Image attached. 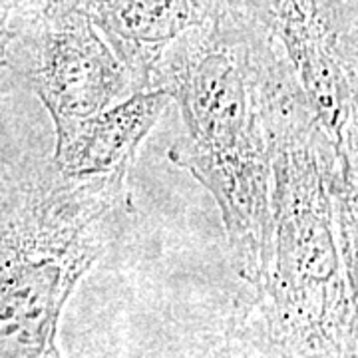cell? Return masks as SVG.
Masks as SVG:
<instances>
[{"instance_id":"1","label":"cell","mask_w":358,"mask_h":358,"mask_svg":"<svg viewBox=\"0 0 358 358\" xmlns=\"http://www.w3.org/2000/svg\"><path fill=\"white\" fill-rule=\"evenodd\" d=\"M271 231L255 305L294 358H348V289L334 207L336 155L281 60L263 40Z\"/></svg>"},{"instance_id":"2","label":"cell","mask_w":358,"mask_h":358,"mask_svg":"<svg viewBox=\"0 0 358 358\" xmlns=\"http://www.w3.org/2000/svg\"><path fill=\"white\" fill-rule=\"evenodd\" d=\"M178 100L185 138L169 159L217 201L231 265L253 291L271 231V154L263 115V38L233 0L185 32L154 78Z\"/></svg>"},{"instance_id":"3","label":"cell","mask_w":358,"mask_h":358,"mask_svg":"<svg viewBox=\"0 0 358 358\" xmlns=\"http://www.w3.org/2000/svg\"><path fill=\"white\" fill-rule=\"evenodd\" d=\"M131 211L128 176L52 179L14 209L0 225V358H64L66 303Z\"/></svg>"},{"instance_id":"4","label":"cell","mask_w":358,"mask_h":358,"mask_svg":"<svg viewBox=\"0 0 358 358\" xmlns=\"http://www.w3.org/2000/svg\"><path fill=\"white\" fill-rule=\"evenodd\" d=\"M305 98L341 169H358V18L346 0H233Z\"/></svg>"},{"instance_id":"5","label":"cell","mask_w":358,"mask_h":358,"mask_svg":"<svg viewBox=\"0 0 358 358\" xmlns=\"http://www.w3.org/2000/svg\"><path fill=\"white\" fill-rule=\"evenodd\" d=\"M30 80L56 129V150L122 96L134 94L128 68L82 13L42 0L30 30Z\"/></svg>"},{"instance_id":"6","label":"cell","mask_w":358,"mask_h":358,"mask_svg":"<svg viewBox=\"0 0 358 358\" xmlns=\"http://www.w3.org/2000/svg\"><path fill=\"white\" fill-rule=\"evenodd\" d=\"M88 18L128 68L134 92L154 88L166 52L211 20L225 0H64Z\"/></svg>"},{"instance_id":"7","label":"cell","mask_w":358,"mask_h":358,"mask_svg":"<svg viewBox=\"0 0 358 358\" xmlns=\"http://www.w3.org/2000/svg\"><path fill=\"white\" fill-rule=\"evenodd\" d=\"M171 100V94L164 88L140 90L92 117L72 140L54 150V179L84 181L128 176L140 145Z\"/></svg>"},{"instance_id":"8","label":"cell","mask_w":358,"mask_h":358,"mask_svg":"<svg viewBox=\"0 0 358 358\" xmlns=\"http://www.w3.org/2000/svg\"><path fill=\"white\" fill-rule=\"evenodd\" d=\"M334 207L348 289V358H358V169L334 173Z\"/></svg>"},{"instance_id":"9","label":"cell","mask_w":358,"mask_h":358,"mask_svg":"<svg viewBox=\"0 0 358 358\" xmlns=\"http://www.w3.org/2000/svg\"><path fill=\"white\" fill-rule=\"evenodd\" d=\"M16 0H0V68L6 62L8 46L16 36L13 28V14Z\"/></svg>"},{"instance_id":"10","label":"cell","mask_w":358,"mask_h":358,"mask_svg":"<svg viewBox=\"0 0 358 358\" xmlns=\"http://www.w3.org/2000/svg\"><path fill=\"white\" fill-rule=\"evenodd\" d=\"M348 4H350V8L355 10V14H357V18H358V0H346Z\"/></svg>"}]
</instances>
